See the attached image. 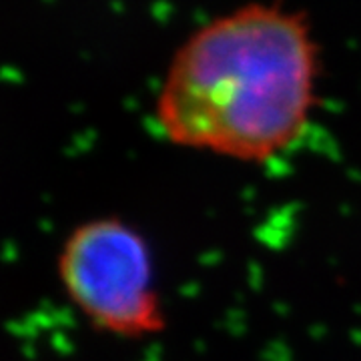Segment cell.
Wrapping results in <instances>:
<instances>
[{
    "mask_svg": "<svg viewBox=\"0 0 361 361\" xmlns=\"http://www.w3.org/2000/svg\"><path fill=\"white\" fill-rule=\"evenodd\" d=\"M319 80L307 14L283 0L247 2L175 49L155 94V127L183 151L263 165L305 137Z\"/></svg>",
    "mask_w": 361,
    "mask_h": 361,
    "instance_id": "obj_1",
    "label": "cell"
},
{
    "mask_svg": "<svg viewBox=\"0 0 361 361\" xmlns=\"http://www.w3.org/2000/svg\"><path fill=\"white\" fill-rule=\"evenodd\" d=\"M54 265L68 303L92 329L123 341H145L167 329L153 249L127 219L99 215L77 223Z\"/></svg>",
    "mask_w": 361,
    "mask_h": 361,
    "instance_id": "obj_2",
    "label": "cell"
}]
</instances>
